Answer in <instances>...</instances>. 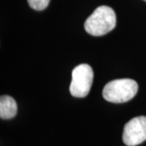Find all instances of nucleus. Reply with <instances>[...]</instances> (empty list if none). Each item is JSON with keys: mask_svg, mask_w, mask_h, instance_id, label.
I'll use <instances>...</instances> for the list:
<instances>
[{"mask_svg": "<svg viewBox=\"0 0 146 146\" xmlns=\"http://www.w3.org/2000/svg\"><path fill=\"white\" fill-rule=\"evenodd\" d=\"M144 1H145V2H146V0H144Z\"/></svg>", "mask_w": 146, "mask_h": 146, "instance_id": "nucleus-7", "label": "nucleus"}, {"mask_svg": "<svg viewBox=\"0 0 146 146\" xmlns=\"http://www.w3.org/2000/svg\"><path fill=\"white\" fill-rule=\"evenodd\" d=\"M138 91V84L131 79H119L105 85L102 96L107 102L123 103L132 99Z\"/></svg>", "mask_w": 146, "mask_h": 146, "instance_id": "nucleus-2", "label": "nucleus"}, {"mask_svg": "<svg viewBox=\"0 0 146 146\" xmlns=\"http://www.w3.org/2000/svg\"><path fill=\"white\" fill-rule=\"evenodd\" d=\"M70 93L75 98H84L89 94L93 80L94 71L87 63H82L73 69Z\"/></svg>", "mask_w": 146, "mask_h": 146, "instance_id": "nucleus-3", "label": "nucleus"}, {"mask_svg": "<svg viewBox=\"0 0 146 146\" xmlns=\"http://www.w3.org/2000/svg\"><path fill=\"white\" fill-rule=\"evenodd\" d=\"M146 141V117L138 116L127 122L123 132V141L127 146H136Z\"/></svg>", "mask_w": 146, "mask_h": 146, "instance_id": "nucleus-4", "label": "nucleus"}, {"mask_svg": "<svg viewBox=\"0 0 146 146\" xmlns=\"http://www.w3.org/2000/svg\"><path fill=\"white\" fill-rule=\"evenodd\" d=\"M17 113V104L13 98L8 95H2L0 98V118L10 119Z\"/></svg>", "mask_w": 146, "mask_h": 146, "instance_id": "nucleus-5", "label": "nucleus"}, {"mask_svg": "<svg viewBox=\"0 0 146 146\" xmlns=\"http://www.w3.org/2000/svg\"><path fill=\"white\" fill-rule=\"evenodd\" d=\"M50 0H28L29 5L33 9L36 11H42L46 8Z\"/></svg>", "mask_w": 146, "mask_h": 146, "instance_id": "nucleus-6", "label": "nucleus"}, {"mask_svg": "<svg viewBox=\"0 0 146 146\" xmlns=\"http://www.w3.org/2000/svg\"><path fill=\"white\" fill-rule=\"evenodd\" d=\"M116 25L114 10L107 6H100L88 17L84 23V29L93 36H103L113 30Z\"/></svg>", "mask_w": 146, "mask_h": 146, "instance_id": "nucleus-1", "label": "nucleus"}]
</instances>
